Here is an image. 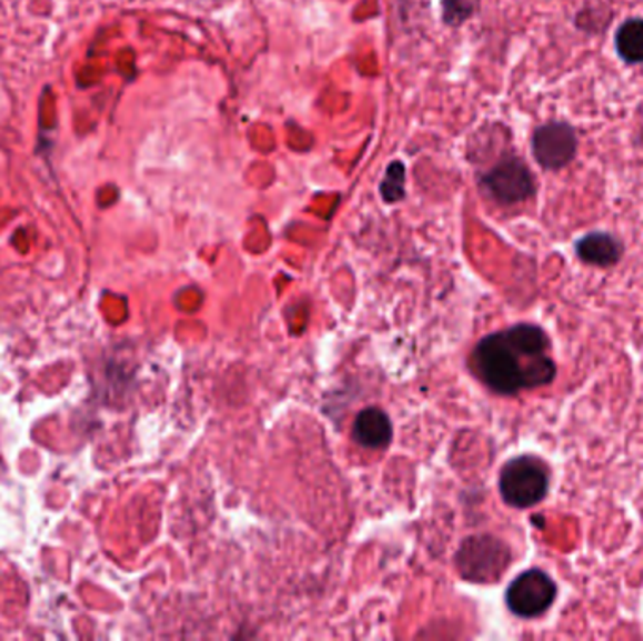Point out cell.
<instances>
[{"instance_id":"8fae6325","label":"cell","mask_w":643,"mask_h":641,"mask_svg":"<svg viewBox=\"0 0 643 641\" xmlns=\"http://www.w3.org/2000/svg\"><path fill=\"white\" fill-rule=\"evenodd\" d=\"M480 0H442V19L450 27H460L479 12Z\"/></svg>"},{"instance_id":"30bf717a","label":"cell","mask_w":643,"mask_h":641,"mask_svg":"<svg viewBox=\"0 0 643 641\" xmlns=\"http://www.w3.org/2000/svg\"><path fill=\"white\" fill-rule=\"evenodd\" d=\"M404 179L406 171L401 160H393L392 164L386 168V176L380 184V194L388 203L401 202L404 198Z\"/></svg>"},{"instance_id":"9c48e42d","label":"cell","mask_w":643,"mask_h":641,"mask_svg":"<svg viewBox=\"0 0 643 641\" xmlns=\"http://www.w3.org/2000/svg\"><path fill=\"white\" fill-rule=\"evenodd\" d=\"M619 57L631 64L643 62V19H629L615 37Z\"/></svg>"},{"instance_id":"277c9868","label":"cell","mask_w":643,"mask_h":641,"mask_svg":"<svg viewBox=\"0 0 643 641\" xmlns=\"http://www.w3.org/2000/svg\"><path fill=\"white\" fill-rule=\"evenodd\" d=\"M557 585L542 570L533 569L518 575L506 591V604L518 618H540L552 608Z\"/></svg>"},{"instance_id":"6da1fadb","label":"cell","mask_w":643,"mask_h":641,"mask_svg":"<svg viewBox=\"0 0 643 641\" xmlns=\"http://www.w3.org/2000/svg\"><path fill=\"white\" fill-rule=\"evenodd\" d=\"M550 350L552 342L542 328L518 324L482 339L472 354V363L491 390L514 395L555 379L557 367Z\"/></svg>"},{"instance_id":"7a4b0ae2","label":"cell","mask_w":643,"mask_h":641,"mask_svg":"<svg viewBox=\"0 0 643 641\" xmlns=\"http://www.w3.org/2000/svg\"><path fill=\"white\" fill-rule=\"evenodd\" d=\"M504 502L514 508H531L544 501L550 489V472L544 461L533 455L510 459L499 480Z\"/></svg>"},{"instance_id":"3957f363","label":"cell","mask_w":643,"mask_h":641,"mask_svg":"<svg viewBox=\"0 0 643 641\" xmlns=\"http://www.w3.org/2000/svg\"><path fill=\"white\" fill-rule=\"evenodd\" d=\"M510 561L512 553L509 545L490 534L469 538L455 557L461 575L479 583L499 580L509 569Z\"/></svg>"},{"instance_id":"ba28073f","label":"cell","mask_w":643,"mask_h":641,"mask_svg":"<svg viewBox=\"0 0 643 641\" xmlns=\"http://www.w3.org/2000/svg\"><path fill=\"white\" fill-rule=\"evenodd\" d=\"M576 252L585 263L610 268L623 257V244L617 238H613L612 233L593 232L577 241Z\"/></svg>"},{"instance_id":"52a82bcc","label":"cell","mask_w":643,"mask_h":641,"mask_svg":"<svg viewBox=\"0 0 643 641\" xmlns=\"http://www.w3.org/2000/svg\"><path fill=\"white\" fill-rule=\"evenodd\" d=\"M355 442L371 450L386 448L392 440V422L386 412L380 409H365L355 415L354 429H352Z\"/></svg>"},{"instance_id":"8992f818","label":"cell","mask_w":643,"mask_h":641,"mask_svg":"<svg viewBox=\"0 0 643 641\" xmlns=\"http://www.w3.org/2000/svg\"><path fill=\"white\" fill-rule=\"evenodd\" d=\"M577 138L569 122L553 121L534 130L533 154L544 170H561L576 157Z\"/></svg>"},{"instance_id":"5b68a950","label":"cell","mask_w":643,"mask_h":641,"mask_svg":"<svg viewBox=\"0 0 643 641\" xmlns=\"http://www.w3.org/2000/svg\"><path fill=\"white\" fill-rule=\"evenodd\" d=\"M482 189L495 202L504 203V206L525 202L534 194L533 173L523 160L518 157H506L485 173L482 178Z\"/></svg>"}]
</instances>
